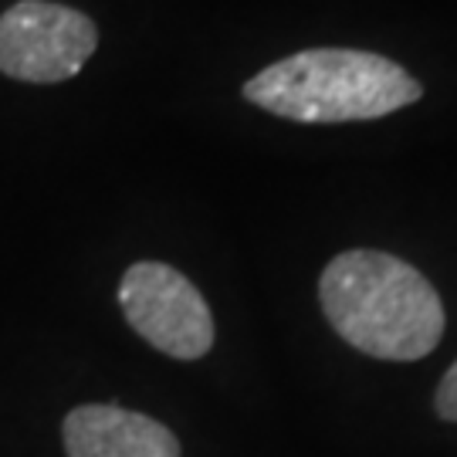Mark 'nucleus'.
Wrapping results in <instances>:
<instances>
[{"mask_svg": "<svg viewBox=\"0 0 457 457\" xmlns=\"http://www.w3.org/2000/svg\"><path fill=\"white\" fill-rule=\"evenodd\" d=\"M98 48L96 21L54 0H17L0 14V75L58 85L75 79Z\"/></svg>", "mask_w": 457, "mask_h": 457, "instance_id": "7ed1b4c3", "label": "nucleus"}, {"mask_svg": "<svg viewBox=\"0 0 457 457\" xmlns=\"http://www.w3.org/2000/svg\"><path fill=\"white\" fill-rule=\"evenodd\" d=\"M119 309L136 336L170 360L194 362L213 349V315L190 278L163 262H136L119 281Z\"/></svg>", "mask_w": 457, "mask_h": 457, "instance_id": "20e7f679", "label": "nucleus"}, {"mask_svg": "<svg viewBox=\"0 0 457 457\" xmlns=\"http://www.w3.org/2000/svg\"><path fill=\"white\" fill-rule=\"evenodd\" d=\"M434 410L437 417L447 420V424H457V360L451 362V370L441 376L437 383V393H434Z\"/></svg>", "mask_w": 457, "mask_h": 457, "instance_id": "423d86ee", "label": "nucleus"}, {"mask_svg": "<svg viewBox=\"0 0 457 457\" xmlns=\"http://www.w3.org/2000/svg\"><path fill=\"white\" fill-rule=\"evenodd\" d=\"M424 85L393 58L356 48L295 51L247 79L245 98L292 122H366L400 112Z\"/></svg>", "mask_w": 457, "mask_h": 457, "instance_id": "f03ea898", "label": "nucleus"}, {"mask_svg": "<svg viewBox=\"0 0 457 457\" xmlns=\"http://www.w3.org/2000/svg\"><path fill=\"white\" fill-rule=\"evenodd\" d=\"M319 302L339 339L373 360L417 362L444 339V302L413 264L386 251H343L322 268Z\"/></svg>", "mask_w": 457, "mask_h": 457, "instance_id": "f257e3e1", "label": "nucleus"}, {"mask_svg": "<svg viewBox=\"0 0 457 457\" xmlns=\"http://www.w3.org/2000/svg\"><path fill=\"white\" fill-rule=\"evenodd\" d=\"M68 457H180V441L166 424L115 403H82L62 424Z\"/></svg>", "mask_w": 457, "mask_h": 457, "instance_id": "39448f33", "label": "nucleus"}]
</instances>
